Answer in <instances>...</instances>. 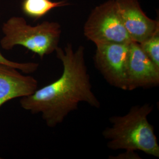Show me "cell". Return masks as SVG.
Returning <instances> with one entry per match:
<instances>
[{"label":"cell","mask_w":159,"mask_h":159,"mask_svg":"<svg viewBox=\"0 0 159 159\" xmlns=\"http://www.w3.org/2000/svg\"><path fill=\"white\" fill-rule=\"evenodd\" d=\"M109 159H141L138 154L136 153V152L132 151H125V153L120 154L117 156L111 157L109 156Z\"/></svg>","instance_id":"12"},{"label":"cell","mask_w":159,"mask_h":159,"mask_svg":"<svg viewBox=\"0 0 159 159\" xmlns=\"http://www.w3.org/2000/svg\"><path fill=\"white\" fill-rule=\"evenodd\" d=\"M0 64L16 68L19 71H21V72L25 74L34 73L38 70L39 67V64L38 63H34V62L17 63V62L11 61L4 57L2 54L1 51H0Z\"/></svg>","instance_id":"11"},{"label":"cell","mask_w":159,"mask_h":159,"mask_svg":"<svg viewBox=\"0 0 159 159\" xmlns=\"http://www.w3.org/2000/svg\"><path fill=\"white\" fill-rule=\"evenodd\" d=\"M1 159V157H0V159Z\"/></svg>","instance_id":"13"},{"label":"cell","mask_w":159,"mask_h":159,"mask_svg":"<svg viewBox=\"0 0 159 159\" xmlns=\"http://www.w3.org/2000/svg\"><path fill=\"white\" fill-rule=\"evenodd\" d=\"M129 44L110 43L96 46L94 64L107 83L127 91Z\"/></svg>","instance_id":"5"},{"label":"cell","mask_w":159,"mask_h":159,"mask_svg":"<svg viewBox=\"0 0 159 159\" xmlns=\"http://www.w3.org/2000/svg\"><path fill=\"white\" fill-rule=\"evenodd\" d=\"M139 44L146 55L159 68V32Z\"/></svg>","instance_id":"10"},{"label":"cell","mask_w":159,"mask_h":159,"mask_svg":"<svg viewBox=\"0 0 159 159\" xmlns=\"http://www.w3.org/2000/svg\"><path fill=\"white\" fill-rule=\"evenodd\" d=\"M68 4L65 0L57 2L51 0H24L22 10L27 16L37 20L45 16L55 8Z\"/></svg>","instance_id":"9"},{"label":"cell","mask_w":159,"mask_h":159,"mask_svg":"<svg viewBox=\"0 0 159 159\" xmlns=\"http://www.w3.org/2000/svg\"><path fill=\"white\" fill-rule=\"evenodd\" d=\"M13 68L0 64V107L14 98L29 96L38 89V81Z\"/></svg>","instance_id":"8"},{"label":"cell","mask_w":159,"mask_h":159,"mask_svg":"<svg viewBox=\"0 0 159 159\" xmlns=\"http://www.w3.org/2000/svg\"><path fill=\"white\" fill-rule=\"evenodd\" d=\"M153 104L146 103L133 106L124 116H112L111 123L102 134L107 140V146L113 150L141 151L159 157V145L154 129L148 120L153 111Z\"/></svg>","instance_id":"2"},{"label":"cell","mask_w":159,"mask_h":159,"mask_svg":"<svg viewBox=\"0 0 159 159\" xmlns=\"http://www.w3.org/2000/svg\"><path fill=\"white\" fill-rule=\"evenodd\" d=\"M127 77V91L159 85V67L146 55L140 44L134 41L129 44Z\"/></svg>","instance_id":"7"},{"label":"cell","mask_w":159,"mask_h":159,"mask_svg":"<svg viewBox=\"0 0 159 159\" xmlns=\"http://www.w3.org/2000/svg\"><path fill=\"white\" fill-rule=\"evenodd\" d=\"M55 52L63 65L61 75L32 94L22 97L20 102L21 107L31 113L41 114L47 125L51 128L62 123L69 114L78 109L80 102L94 108L101 106L93 91L84 47L74 50L72 44L68 43L64 49L58 47Z\"/></svg>","instance_id":"1"},{"label":"cell","mask_w":159,"mask_h":159,"mask_svg":"<svg viewBox=\"0 0 159 159\" xmlns=\"http://www.w3.org/2000/svg\"><path fill=\"white\" fill-rule=\"evenodd\" d=\"M84 34L96 46L132 42L123 24L115 0H108L92 11L84 25Z\"/></svg>","instance_id":"4"},{"label":"cell","mask_w":159,"mask_h":159,"mask_svg":"<svg viewBox=\"0 0 159 159\" xmlns=\"http://www.w3.org/2000/svg\"><path fill=\"white\" fill-rule=\"evenodd\" d=\"M2 30L4 35L0 43L3 49L10 50L15 46H23L41 59L56 51L61 33L58 23L44 21L31 26L23 17H18L10 18Z\"/></svg>","instance_id":"3"},{"label":"cell","mask_w":159,"mask_h":159,"mask_svg":"<svg viewBox=\"0 0 159 159\" xmlns=\"http://www.w3.org/2000/svg\"><path fill=\"white\" fill-rule=\"evenodd\" d=\"M120 16L132 41L142 43L159 32V22L148 17L137 0H115Z\"/></svg>","instance_id":"6"}]
</instances>
